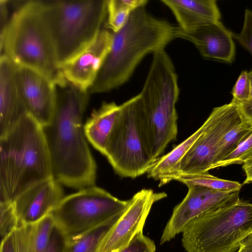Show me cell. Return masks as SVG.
I'll return each instance as SVG.
<instances>
[{
  "instance_id": "cell-35",
  "label": "cell",
  "mask_w": 252,
  "mask_h": 252,
  "mask_svg": "<svg viewBox=\"0 0 252 252\" xmlns=\"http://www.w3.org/2000/svg\"><path fill=\"white\" fill-rule=\"evenodd\" d=\"M8 2L6 0H0V34L5 30L11 18L8 14Z\"/></svg>"
},
{
  "instance_id": "cell-17",
  "label": "cell",
  "mask_w": 252,
  "mask_h": 252,
  "mask_svg": "<svg viewBox=\"0 0 252 252\" xmlns=\"http://www.w3.org/2000/svg\"><path fill=\"white\" fill-rule=\"evenodd\" d=\"M17 66L7 57H0V137L28 114L16 77Z\"/></svg>"
},
{
  "instance_id": "cell-4",
  "label": "cell",
  "mask_w": 252,
  "mask_h": 252,
  "mask_svg": "<svg viewBox=\"0 0 252 252\" xmlns=\"http://www.w3.org/2000/svg\"><path fill=\"white\" fill-rule=\"evenodd\" d=\"M0 50L17 66L37 70L56 86L66 82L43 16L42 0L27 1L12 14L0 34Z\"/></svg>"
},
{
  "instance_id": "cell-11",
  "label": "cell",
  "mask_w": 252,
  "mask_h": 252,
  "mask_svg": "<svg viewBox=\"0 0 252 252\" xmlns=\"http://www.w3.org/2000/svg\"><path fill=\"white\" fill-rule=\"evenodd\" d=\"M188 191L176 205L160 239V244L169 242L197 217L230 206L240 200L239 190L222 191L196 185H188Z\"/></svg>"
},
{
  "instance_id": "cell-37",
  "label": "cell",
  "mask_w": 252,
  "mask_h": 252,
  "mask_svg": "<svg viewBox=\"0 0 252 252\" xmlns=\"http://www.w3.org/2000/svg\"><path fill=\"white\" fill-rule=\"evenodd\" d=\"M242 168L246 176L242 185L252 183V156L243 164Z\"/></svg>"
},
{
  "instance_id": "cell-38",
  "label": "cell",
  "mask_w": 252,
  "mask_h": 252,
  "mask_svg": "<svg viewBox=\"0 0 252 252\" xmlns=\"http://www.w3.org/2000/svg\"><path fill=\"white\" fill-rule=\"evenodd\" d=\"M230 252H236V251H231Z\"/></svg>"
},
{
  "instance_id": "cell-34",
  "label": "cell",
  "mask_w": 252,
  "mask_h": 252,
  "mask_svg": "<svg viewBox=\"0 0 252 252\" xmlns=\"http://www.w3.org/2000/svg\"><path fill=\"white\" fill-rule=\"evenodd\" d=\"M15 230L1 240L0 252H17Z\"/></svg>"
},
{
  "instance_id": "cell-26",
  "label": "cell",
  "mask_w": 252,
  "mask_h": 252,
  "mask_svg": "<svg viewBox=\"0 0 252 252\" xmlns=\"http://www.w3.org/2000/svg\"><path fill=\"white\" fill-rule=\"evenodd\" d=\"M252 156V131L237 148L219 161L214 168L232 164H243Z\"/></svg>"
},
{
  "instance_id": "cell-1",
  "label": "cell",
  "mask_w": 252,
  "mask_h": 252,
  "mask_svg": "<svg viewBox=\"0 0 252 252\" xmlns=\"http://www.w3.org/2000/svg\"><path fill=\"white\" fill-rule=\"evenodd\" d=\"M56 88L53 118L42 126L53 177L62 185L79 190L94 186L96 165L83 124L90 94L68 82Z\"/></svg>"
},
{
  "instance_id": "cell-24",
  "label": "cell",
  "mask_w": 252,
  "mask_h": 252,
  "mask_svg": "<svg viewBox=\"0 0 252 252\" xmlns=\"http://www.w3.org/2000/svg\"><path fill=\"white\" fill-rule=\"evenodd\" d=\"M252 131V129L242 121L229 129L220 141L216 156L215 165L237 148Z\"/></svg>"
},
{
  "instance_id": "cell-28",
  "label": "cell",
  "mask_w": 252,
  "mask_h": 252,
  "mask_svg": "<svg viewBox=\"0 0 252 252\" xmlns=\"http://www.w3.org/2000/svg\"><path fill=\"white\" fill-rule=\"evenodd\" d=\"M250 93V81L249 73L246 70L240 74L232 90L231 102L238 105L249 97Z\"/></svg>"
},
{
  "instance_id": "cell-32",
  "label": "cell",
  "mask_w": 252,
  "mask_h": 252,
  "mask_svg": "<svg viewBox=\"0 0 252 252\" xmlns=\"http://www.w3.org/2000/svg\"><path fill=\"white\" fill-rule=\"evenodd\" d=\"M250 81V93L248 98L236 105L241 121L252 129V71L249 72Z\"/></svg>"
},
{
  "instance_id": "cell-3",
  "label": "cell",
  "mask_w": 252,
  "mask_h": 252,
  "mask_svg": "<svg viewBox=\"0 0 252 252\" xmlns=\"http://www.w3.org/2000/svg\"><path fill=\"white\" fill-rule=\"evenodd\" d=\"M51 177L42 126L28 113L0 137V203H12L26 189Z\"/></svg>"
},
{
  "instance_id": "cell-27",
  "label": "cell",
  "mask_w": 252,
  "mask_h": 252,
  "mask_svg": "<svg viewBox=\"0 0 252 252\" xmlns=\"http://www.w3.org/2000/svg\"><path fill=\"white\" fill-rule=\"evenodd\" d=\"M0 232L1 240L18 226L12 203H0Z\"/></svg>"
},
{
  "instance_id": "cell-22",
  "label": "cell",
  "mask_w": 252,
  "mask_h": 252,
  "mask_svg": "<svg viewBox=\"0 0 252 252\" xmlns=\"http://www.w3.org/2000/svg\"><path fill=\"white\" fill-rule=\"evenodd\" d=\"M147 0H108L105 27L111 32L120 30L126 23L131 13L136 9L145 7Z\"/></svg>"
},
{
  "instance_id": "cell-30",
  "label": "cell",
  "mask_w": 252,
  "mask_h": 252,
  "mask_svg": "<svg viewBox=\"0 0 252 252\" xmlns=\"http://www.w3.org/2000/svg\"><path fill=\"white\" fill-rule=\"evenodd\" d=\"M232 36L252 55V11L246 9L244 22L240 33H232Z\"/></svg>"
},
{
  "instance_id": "cell-25",
  "label": "cell",
  "mask_w": 252,
  "mask_h": 252,
  "mask_svg": "<svg viewBox=\"0 0 252 252\" xmlns=\"http://www.w3.org/2000/svg\"><path fill=\"white\" fill-rule=\"evenodd\" d=\"M55 226L54 220L50 214L34 223L32 252H46Z\"/></svg>"
},
{
  "instance_id": "cell-18",
  "label": "cell",
  "mask_w": 252,
  "mask_h": 252,
  "mask_svg": "<svg viewBox=\"0 0 252 252\" xmlns=\"http://www.w3.org/2000/svg\"><path fill=\"white\" fill-rule=\"evenodd\" d=\"M172 12L184 31H191L208 23L219 21L221 15L215 0H161Z\"/></svg>"
},
{
  "instance_id": "cell-29",
  "label": "cell",
  "mask_w": 252,
  "mask_h": 252,
  "mask_svg": "<svg viewBox=\"0 0 252 252\" xmlns=\"http://www.w3.org/2000/svg\"><path fill=\"white\" fill-rule=\"evenodd\" d=\"M34 224L17 227L15 230L17 252H32Z\"/></svg>"
},
{
  "instance_id": "cell-10",
  "label": "cell",
  "mask_w": 252,
  "mask_h": 252,
  "mask_svg": "<svg viewBox=\"0 0 252 252\" xmlns=\"http://www.w3.org/2000/svg\"><path fill=\"white\" fill-rule=\"evenodd\" d=\"M241 121L237 106L232 102L214 108L204 122V130L181 160L180 175L202 174L213 169L222 137Z\"/></svg>"
},
{
  "instance_id": "cell-9",
  "label": "cell",
  "mask_w": 252,
  "mask_h": 252,
  "mask_svg": "<svg viewBox=\"0 0 252 252\" xmlns=\"http://www.w3.org/2000/svg\"><path fill=\"white\" fill-rule=\"evenodd\" d=\"M128 202L93 186L64 196L50 214L55 226L71 239L122 214Z\"/></svg>"
},
{
  "instance_id": "cell-6",
  "label": "cell",
  "mask_w": 252,
  "mask_h": 252,
  "mask_svg": "<svg viewBox=\"0 0 252 252\" xmlns=\"http://www.w3.org/2000/svg\"><path fill=\"white\" fill-rule=\"evenodd\" d=\"M60 65L90 44L107 18V0H42Z\"/></svg>"
},
{
  "instance_id": "cell-15",
  "label": "cell",
  "mask_w": 252,
  "mask_h": 252,
  "mask_svg": "<svg viewBox=\"0 0 252 252\" xmlns=\"http://www.w3.org/2000/svg\"><path fill=\"white\" fill-rule=\"evenodd\" d=\"M61 185L51 177L22 192L12 203L17 227L35 223L49 214L64 197Z\"/></svg>"
},
{
  "instance_id": "cell-21",
  "label": "cell",
  "mask_w": 252,
  "mask_h": 252,
  "mask_svg": "<svg viewBox=\"0 0 252 252\" xmlns=\"http://www.w3.org/2000/svg\"><path fill=\"white\" fill-rule=\"evenodd\" d=\"M122 214L82 235L73 238L66 239L64 252H97L102 239Z\"/></svg>"
},
{
  "instance_id": "cell-36",
  "label": "cell",
  "mask_w": 252,
  "mask_h": 252,
  "mask_svg": "<svg viewBox=\"0 0 252 252\" xmlns=\"http://www.w3.org/2000/svg\"><path fill=\"white\" fill-rule=\"evenodd\" d=\"M236 252H252V232L246 235L240 241Z\"/></svg>"
},
{
  "instance_id": "cell-23",
  "label": "cell",
  "mask_w": 252,
  "mask_h": 252,
  "mask_svg": "<svg viewBox=\"0 0 252 252\" xmlns=\"http://www.w3.org/2000/svg\"><path fill=\"white\" fill-rule=\"evenodd\" d=\"M186 186L196 185L222 190H240L242 184L234 181L218 178L209 172L195 175H180L176 180Z\"/></svg>"
},
{
  "instance_id": "cell-12",
  "label": "cell",
  "mask_w": 252,
  "mask_h": 252,
  "mask_svg": "<svg viewBox=\"0 0 252 252\" xmlns=\"http://www.w3.org/2000/svg\"><path fill=\"white\" fill-rule=\"evenodd\" d=\"M167 196L142 189L128 200L118 220L100 242L97 252H120L143 229L153 204Z\"/></svg>"
},
{
  "instance_id": "cell-7",
  "label": "cell",
  "mask_w": 252,
  "mask_h": 252,
  "mask_svg": "<svg viewBox=\"0 0 252 252\" xmlns=\"http://www.w3.org/2000/svg\"><path fill=\"white\" fill-rule=\"evenodd\" d=\"M252 232V203L241 200L193 219L182 232L187 252H230Z\"/></svg>"
},
{
  "instance_id": "cell-33",
  "label": "cell",
  "mask_w": 252,
  "mask_h": 252,
  "mask_svg": "<svg viewBox=\"0 0 252 252\" xmlns=\"http://www.w3.org/2000/svg\"><path fill=\"white\" fill-rule=\"evenodd\" d=\"M66 238L55 226L46 252H64Z\"/></svg>"
},
{
  "instance_id": "cell-20",
  "label": "cell",
  "mask_w": 252,
  "mask_h": 252,
  "mask_svg": "<svg viewBox=\"0 0 252 252\" xmlns=\"http://www.w3.org/2000/svg\"><path fill=\"white\" fill-rule=\"evenodd\" d=\"M205 126L204 123L197 130L170 152L158 158L147 172L148 177L158 181L159 187L176 181L180 175L179 164L181 160L202 133Z\"/></svg>"
},
{
  "instance_id": "cell-31",
  "label": "cell",
  "mask_w": 252,
  "mask_h": 252,
  "mask_svg": "<svg viewBox=\"0 0 252 252\" xmlns=\"http://www.w3.org/2000/svg\"><path fill=\"white\" fill-rule=\"evenodd\" d=\"M156 249L154 242L141 231L120 252H155Z\"/></svg>"
},
{
  "instance_id": "cell-13",
  "label": "cell",
  "mask_w": 252,
  "mask_h": 252,
  "mask_svg": "<svg viewBox=\"0 0 252 252\" xmlns=\"http://www.w3.org/2000/svg\"><path fill=\"white\" fill-rule=\"evenodd\" d=\"M16 77L27 113L41 126L48 125L56 107V84L44 74L23 66H17Z\"/></svg>"
},
{
  "instance_id": "cell-14",
  "label": "cell",
  "mask_w": 252,
  "mask_h": 252,
  "mask_svg": "<svg viewBox=\"0 0 252 252\" xmlns=\"http://www.w3.org/2000/svg\"><path fill=\"white\" fill-rule=\"evenodd\" d=\"M112 32L102 29L87 47L68 61L60 65L65 80L85 91L94 84L109 52Z\"/></svg>"
},
{
  "instance_id": "cell-5",
  "label": "cell",
  "mask_w": 252,
  "mask_h": 252,
  "mask_svg": "<svg viewBox=\"0 0 252 252\" xmlns=\"http://www.w3.org/2000/svg\"><path fill=\"white\" fill-rule=\"evenodd\" d=\"M179 94L177 74L169 56L165 50L155 53L140 93L142 124L155 162L176 139Z\"/></svg>"
},
{
  "instance_id": "cell-2",
  "label": "cell",
  "mask_w": 252,
  "mask_h": 252,
  "mask_svg": "<svg viewBox=\"0 0 252 252\" xmlns=\"http://www.w3.org/2000/svg\"><path fill=\"white\" fill-rule=\"evenodd\" d=\"M177 28L145 7L133 11L120 30L112 32L110 49L89 94L108 92L125 84L146 55L164 50L177 38Z\"/></svg>"
},
{
  "instance_id": "cell-16",
  "label": "cell",
  "mask_w": 252,
  "mask_h": 252,
  "mask_svg": "<svg viewBox=\"0 0 252 252\" xmlns=\"http://www.w3.org/2000/svg\"><path fill=\"white\" fill-rule=\"evenodd\" d=\"M176 38L191 42L206 58L228 63L234 60L235 47L232 32L219 21L212 22L189 32L177 28Z\"/></svg>"
},
{
  "instance_id": "cell-19",
  "label": "cell",
  "mask_w": 252,
  "mask_h": 252,
  "mask_svg": "<svg viewBox=\"0 0 252 252\" xmlns=\"http://www.w3.org/2000/svg\"><path fill=\"white\" fill-rule=\"evenodd\" d=\"M120 108V105L114 102H104L97 109L92 112L84 125L87 139L103 155Z\"/></svg>"
},
{
  "instance_id": "cell-8",
  "label": "cell",
  "mask_w": 252,
  "mask_h": 252,
  "mask_svg": "<svg viewBox=\"0 0 252 252\" xmlns=\"http://www.w3.org/2000/svg\"><path fill=\"white\" fill-rule=\"evenodd\" d=\"M120 106L104 156L120 176L135 178L147 173L155 162L142 124L140 93Z\"/></svg>"
}]
</instances>
